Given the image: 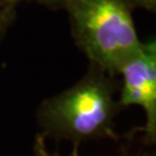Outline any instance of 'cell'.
Here are the masks:
<instances>
[{"mask_svg":"<svg viewBox=\"0 0 156 156\" xmlns=\"http://www.w3.org/2000/svg\"><path fill=\"white\" fill-rule=\"evenodd\" d=\"M119 88L116 76L90 64L76 83L39 104L41 134L57 141L69 140L73 146L103 138L118 140L115 118L122 106L115 94Z\"/></svg>","mask_w":156,"mask_h":156,"instance_id":"cell-1","label":"cell"},{"mask_svg":"<svg viewBox=\"0 0 156 156\" xmlns=\"http://www.w3.org/2000/svg\"><path fill=\"white\" fill-rule=\"evenodd\" d=\"M74 42L105 73L117 78L141 49L128 0H65Z\"/></svg>","mask_w":156,"mask_h":156,"instance_id":"cell-2","label":"cell"},{"mask_svg":"<svg viewBox=\"0 0 156 156\" xmlns=\"http://www.w3.org/2000/svg\"><path fill=\"white\" fill-rule=\"evenodd\" d=\"M123 84L118 103L123 108L141 106L146 123L140 128L145 145L156 141V43L155 39L142 42L141 49L119 71Z\"/></svg>","mask_w":156,"mask_h":156,"instance_id":"cell-3","label":"cell"},{"mask_svg":"<svg viewBox=\"0 0 156 156\" xmlns=\"http://www.w3.org/2000/svg\"><path fill=\"white\" fill-rule=\"evenodd\" d=\"M15 6L0 4V41L5 37L6 33L15 21Z\"/></svg>","mask_w":156,"mask_h":156,"instance_id":"cell-4","label":"cell"},{"mask_svg":"<svg viewBox=\"0 0 156 156\" xmlns=\"http://www.w3.org/2000/svg\"><path fill=\"white\" fill-rule=\"evenodd\" d=\"M33 156H62L58 153H50L46 148V144H45V136L43 134L38 133L35 138V142H34L33 148ZM68 156H80L79 154V146H74L71 155Z\"/></svg>","mask_w":156,"mask_h":156,"instance_id":"cell-5","label":"cell"},{"mask_svg":"<svg viewBox=\"0 0 156 156\" xmlns=\"http://www.w3.org/2000/svg\"><path fill=\"white\" fill-rule=\"evenodd\" d=\"M21 1H35V2L41 4V5L45 6L50 9H62V5H64L65 0H0V4L16 7L17 4Z\"/></svg>","mask_w":156,"mask_h":156,"instance_id":"cell-6","label":"cell"},{"mask_svg":"<svg viewBox=\"0 0 156 156\" xmlns=\"http://www.w3.org/2000/svg\"><path fill=\"white\" fill-rule=\"evenodd\" d=\"M133 8H144L148 12H155L156 0H128Z\"/></svg>","mask_w":156,"mask_h":156,"instance_id":"cell-7","label":"cell"},{"mask_svg":"<svg viewBox=\"0 0 156 156\" xmlns=\"http://www.w3.org/2000/svg\"><path fill=\"white\" fill-rule=\"evenodd\" d=\"M119 156H151V155H148V154H127V153L123 151V154Z\"/></svg>","mask_w":156,"mask_h":156,"instance_id":"cell-8","label":"cell"}]
</instances>
